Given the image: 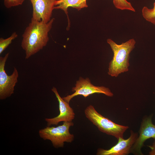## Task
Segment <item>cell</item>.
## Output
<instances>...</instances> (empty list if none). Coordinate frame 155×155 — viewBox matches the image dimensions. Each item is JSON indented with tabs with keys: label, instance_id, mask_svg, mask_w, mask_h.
Segmentation results:
<instances>
[{
	"label": "cell",
	"instance_id": "obj_1",
	"mask_svg": "<svg viewBox=\"0 0 155 155\" xmlns=\"http://www.w3.org/2000/svg\"><path fill=\"white\" fill-rule=\"evenodd\" d=\"M54 18L47 23L31 20L22 34L21 46L25 51L27 59L42 49L49 40V32L51 30Z\"/></svg>",
	"mask_w": 155,
	"mask_h": 155
},
{
	"label": "cell",
	"instance_id": "obj_2",
	"mask_svg": "<svg viewBox=\"0 0 155 155\" xmlns=\"http://www.w3.org/2000/svg\"><path fill=\"white\" fill-rule=\"evenodd\" d=\"M113 52L112 59L110 62L108 74L117 77L119 74L129 71V55L135 47L136 41L133 38L118 44L110 38L107 40Z\"/></svg>",
	"mask_w": 155,
	"mask_h": 155
},
{
	"label": "cell",
	"instance_id": "obj_3",
	"mask_svg": "<svg viewBox=\"0 0 155 155\" xmlns=\"http://www.w3.org/2000/svg\"><path fill=\"white\" fill-rule=\"evenodd\" d=\"M87 118L96 126L100 131L113 136L118 139L123 138L124 133L129 127L116 124L99 113L94 106L90 105L84 111Z\"/></svg>",
	"mask_w": 155,
	"mask_h": 155
},
{
	"label": "cell",
	"instance_id": "obj_4",
	"mask_svg": "<svg viewBox=\"0 0 155 155\" xmlns=\"http://www.w3.org/2000/svg\"><path fill=\"white\" fill-rule=\"evenodd\" d=\"M73 125L72 121L63 122L62 125L57 127L47 126L40 129L39 134L44 140H50L54 148H63L65 142L71 143L74 140V135L69 131L70 127Z\"/></svg>",
	"mask_w": 155,
	"mask_h": 155
},
{
	"label": "cell",
	"instance_id": "obj_5",
	"mask_svg": "<svg viewBox=\"0 0 155 155\" xmlns=\"http://www.w3.org/2000/svg\"><path fill=\"white\" fill-rule=\"evenodd\" d=\"M72 91L74 92L73 94L62 98L69 103L73 98L79 95H82L85 98L94 93L102 94L109 97L113 96L109 88L103 86H95L91 83L88 78L84 79L80 77L76 81L75 86L72 88Z\"/></svg>",
	"mask_w": 155,
	"mask_h": 155
},
{
	"label": "cell",
	"instance_id": "obj_6",
	"mask_svg": "<svg viewBox=\"0 0 155 155\" xmlns=\"http://www.w3.org/2000/svg\"><path fill=\"white\" fill-rule=\"evenodd\" d=\"M9 53L4 57H0V99H5L10 96L14 93V87L18 82V71L14 67L12 73L8 75L5 70L6 61L9 57Z\"/></svg>",
	"mask_w": 155,
	"mask_h": 155
},
{
	"label": "cell",
	"instance_id": "obj_7",
	"mask_svg": "<svg viewBox=\"0 0 155 155\" xmlns=\"http://www.w3.org/2000/svg\"><path fill=\"white\" fill-rule=\"evenodd\" d=\"M152 117L144 118L139 131V135L131 149L130 153L135 155H142L141 149L145 142L150 138L155 139V125L152 122Z\"/></svg>",
	"mask_w": 155,
	"mask_h": 155
},
{
	"label": "cell",
	"instance_id": "obj_8",
	"mask_svg": "<svg viewBox=\"0 0 155 155\" xmlns=\"http://www.w3.org/2000/svg\"><path fill=\"white\" fill-rule=\"evenodd\" d=\"M32 6L31 20L47 23L51 20L57 0H29Z\"/></svg>",
	"mask_w": 155,
	"mask_h": 155
},
{
	"label": "cell",
	"instance_id": "obj_9",
	"mask_svg": "<svg viewBox=\"0 0 155 155\" xmlns=\"http://www.w3.org/2000/svg\"><path fill=\"white\" fill-rule=\"evenodd\" d=\"M137 133L130 131V135L127 139L119 138L117 143L108 150L98 149L97 155H126L130 153L131 149L138 137Z\"/></svg>",
	"mask_w": 155,
	"mask_h": 155
},
{
	"label": "cell",
	"instance_id": "obj_10",
	"mask_svg": "<svg viewBox=\"0 0 155 155\" xmlns=\"http://www.w3.org/2000/svg\"><path fill=\"white\" fill-rule=\"evenodd\" d=\"M51 90L55 94L59 102L60 113L55 117L45 119L47 126L57 125L61 121L72 122L75 117V113L69 103L61 97L56 88L53 87Z\"/></svg>",
	"mask_w": 155,
	"mask_h": 155
},
{
	"label": "cell",
	"instance_id": "obj_11",
	"mask_svg": "<svg viewBox=\"0 0 155 155\" xmlns=\"http://www.w3.org/2000/svg\"><path fill=\"white\" fill-rule=\"evenodd\" d=\"M69 7L75 8L78 11L88 7L87 0H57L55 3L54 9H60L63 11L67 16L68 25L67 29L68 30L70 21L68 14V9Z\"/></svg>",
	"mask_w": 155,
	"mask_h": 155
},
{
	"label": "cell",
	"instance_id": "obj_12",
	"mask_svg": "<svg viewBox=\"0 0 155 155\" xmlns=\"http://www.w3.org/2000/svg\"><path fill=\"white\" fill-rule=\"evenodd\" d=\"M143 18L147 21L155 26V1L153 3V7L150 9L146 6L144 7L142 10Z\"/></svg>",
	"mask_w": 155,
	"mask_h": 155
},
{
	"label": "cell",
	"instance_id": "obj_13",
	"mask_svg": "<svg viewBox=\"0 0 155 155\" xmlns=\"http://www.w3.org/2000/svg\"><path fill=\"white\" fill-rule=\"evenodd\" d=\"M114 6L117 9L121 10H127L133 12L135 9L131 3L127 0H113Z\"/></svg>",
	"mask_w": 155,
	"mask_h": 155
},
{
	"label": "cell",
	"instance_id": "obj_14",
	"mask_svg": "<svg viewBox=\"0 0 155 155\" xmlns=\"http://www.w3.org/2000/svg\"><path fill=\"white\" fill-rule=\"evenodd\" d=\"M18 35L16 32H13L11 36L8 38L4 39L0 38V54L12 42V41L17 38Z\"/></svg>",
	"mask_w": 155,
	"mask_h": 155
},
{
	"label": "cell",
	"instance_id": "obj_15",
	"mask_svg": "<svg viewBox=\"0 0 155 155\" xmlns=\"http://www.w3.org/2000/svg\"><path fill=\"white\" fill-rule=\"evenodd\" d=\"M25 0H3L4 4L7 8L18 6L22 4Z\"/></svg>",
	"mask_w": 155,
	"mask_h": 155
},
{
	"label": "cell",
	"instance_id": "obj_16",
	"mask_svg": "<svg viewBox=\"0 0 155 155\" xmlns=\"http://www.w3.org/2000/svg\"><path fill=\"white\" fill-rule=\"evenodd\" d=\"M150 148L151 151L149 153V155H155V139L152 145L148 146Z\"/></svg>",
	"mask_w": 155,
	"mask_h": 155
}]
</instances>
